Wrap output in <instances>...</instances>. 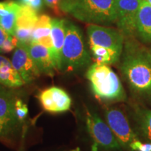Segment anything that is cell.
I'll use <instances>...</instances> for the list:
<instances>
[{
    "label": "cell",
    "instance_id": "277c9868",
    "mask_svg": "<svg viewBox=\"0 0 151 151\" xmlns=\"http://www.w3.org/2000/svg\"><path fill=\"white\" fill-rule=\"evenodd\" d=\"M91 61L78 27L65 20V39L62 52L60 70L73 72L89 65Z\"/></svg>",
    "mask_w": 151,
    "mask_h": 151
},
{
    "label": "cell",
    "instance_id": "5b68a950",
    "mask_svg": "<svg viewBox=\"0 0 151 151\" xmlns=\"http://www.w3.org/2000/svg\"><path fill=\"white\" fill-rule=\"evenodd\" d=\"M86 122L92 142V151H116L121 148L109 124L95 113L86 109Z\"/></svg>",
    "mask_w": 151,
    "mask_h": 151
},
{
    "label": "cell",
    "instance_id": "d6986e66",
    "mask_svg": "<svg viewBox=\"0 0 151 151\" xmlns=\"http://www.w3.org/2000/svg\"><path fill=\"white\" fill-rule=\"evenodd\" d=\"M34 29L16 27L14 36L18 39V42L29 44L32 41V37Z\"/></svg>",
    "mask_w": 151,
    "mask_h": 151
},
{
    "label": "cell",
    "instance_id": "8fae6325",
    "mask_svg": "<svg viewBox=\"0 0 151 151\" xmlns=\"http://www.w3.org/2000/svg\"><path fill=\"white\" fill-rule=\"evenodd\" d=\"M16 101L14 94L0 86V127L3 132L19 122L16 114Z\"/></svg>",
    "mask_w": 151,
    "mask_h": 151
},
{
    "label": "cell",
    "instance_id": "7402d4cb",
    "mask_svg": "<svg viewBox=\"0 0 151 151\" xmlns=\"http://www.w3.org/2000/svg\"><path fill=\"white\" fill-rule=\"evenodd\" d=\"M19 4L14 1H6L4 2H0V18L7 16L10 14L11 11L16 8Z\"/></svg>",
    "mask_w": 151,
    "mask_h": 151
},
{
    "label": "cell",
    "instance_id": "9c48e42d",
    "mask_svg": "<svg viewBox=\"0 0 151 151\" xmlns=\"http://www.w3.org/2000/svg\"><path fill=\"white\" fill-rule=\"evenodd\" d=\"M11 63L21 76L24 84L31 83L41 74L29 53V44L18 42L13 54Z\"/></svg>",
    "mask_w": 151,
    "mask_h": 151
},
{
    "label": "cell",
    "instance_id": "6da1fadb",
    "mask_svg": "<svg viewBox=\"0 0 151 151\" xmlns=\"http://www.w3.org/2000/svg\"><path fill=\"white\" fill-rule=\"evenodd\" d=\"M120 69L134 91L151 96V55L150 50L133 41H127Z\"/></svg>",
    "mask_w": 151,
    "mask_h": 151
},
{
    "label": "cell",
    "instance_id": "603a6c76",
    "mask_svg": "<svg viewBox=\"0 0 151 151\" xmlns=\"http://www.w3.org/2000/svg\"><path fill=\"white\" fill-rule=\"evenodd\" d=\"M19 4L28 6L37 13H39L43 8V0H18Z\"/></svg>",
    "mask_w": 151,
    "mask_h": 151
},
{
    "label": "cell",
    "instance_id": "ffe728a7",
    "mask_svg": "<svg viewBox=\"0 0 151 151\" xmlns=\"http://www.w3.org/2000/svg\"><path fill=\"white\" fill-rule=\"evenodd\" d=\"M18 40L14 35H9L0 48V52L7 53L16 49L18 46Z\"/></svg>",
    "mask_w": 151,
    "mask_h": 151
},
{
    "label": "cell",
    "instance_id": "ac0fdd59",
    "mask_svg": "<svg viewBox=\"0 0 151 151\" xmlns=\"http://www.w3.org/2000/svg\"><path fill=\"white\" fill-rule=\"evenodd\" d=\"M139 127L145 139L151 142V111L143 110L139 114Z\"/></svg>",
    "mask_w": 151,
    "mask_h": 151
},
{
    "label": "cell",
    "instance_id": "9a60e30c",
    "mask_svg": "<svg viewBox=\"0 0 151 151\" xmlns=\"http://www.w3.org/2000/svg\"><path fill=\"white\" fill-rule=\"evenodd\" d=\"M38 19V13L28 6L20 4V9L17 14L16 27L34 29Z\"/></svg>",
    "mask_w": 151,
    "mask_h": 151
},
{
    "label": "cell",
    "instance_id": "52a82bcc",
    "mask_svg": "<svg viewBox=\"0 0 151 151\" xmlns=\"http://www.w3.org/2000/svg\"><path fill=\"white\" fill-rule=\"evenodd\" d=\"M106 120L121 147L129 149L130 145L139 140L131 128L128 119L120 109H108L105 113Z\"/></svg>",
    "mask_w": 151,
    "mask_h": 151
},
{
    "label": "cell",
    "instance_id": "5bb4252c",
    "mask_svg": "<svg viewBox=\"0 0 151 151\" xmlns=\"http://www.w3.org/2000/svg\"><path fill=\"white\" fill-rule=\"evenodd\" d=\"M136 35L144 41H151V5L142 0L138 11Z\"/></svg>",
    "mask_w": 151,
    "mask_h": 151
},
{
    "label": "cell",
    "instance_id": "e0dca14e",
    "mask_svg": "<svg viewBox=\"0 0 151 151\" xmlns=\"http://www.w3.org/2000/svg\"><path fill=\"white\" fill-rule=\"evenodd\" d=\"M20 7V4L17 6L11 11L7 16L0 18V27L4 29L9 35H14L15 29L16 27L17 14Z\"/></svg>",
    "mask_w": 151,
    "mask_h": 151
},
{
    "label": "cell",
    "instance_id": "3957f363",
    "mask_svg": "<svg viewBox=\"0 0 151 151\" xmlns=\"http://www.w3.org/2000/svg\"><path fill=\"white\" fill-rule=\"evenodd\" d=\"M86 77L94 94L106 101H120L126 99L123 86L116 73L107 65L93 64L88 68Z\"/></svg>",
    "mask_w": 151,
    "mask_h": 151
},
{
    "label": "cell",
    "instance_id": "4316f807",
    "mask_svg": "<svg viewBox=\"0 0 151 151\" xmlns=\"http://www.w3.org/2000/svg\"><path fill=\"white\" fill-rule=\"evenodd\" d=\"M8 64H12L11 63V60H9L8 58H5V57L0 55V68L2 67L4 65H8Z\"/></svg>",
    "mask_w": 151,
    "mask_h": 151
},
{
    "label": "cell",
    "instance_id": "7c38bea8",
    "mask_svg": "<svg viewBox=\"0 0 151 151\" xmlns=\"http://www.w3.org/2000/svg\"><path fill=\"white\" fill-rule=\"evenodd\" d=\"M29 50L40 73L50 77L53 76L55 68L48 49L39 43H30Z\"/></svg>",
    "mask_w": 151,
    "mask_h": 151
},
{
    "label": "cell",
    "instance_id": "d4e9b609",
    "mask_svg": "<svg viewBox=\"0 0 151 151\" xmlns=\"http://www.w3.org/2000/svg\"><path fill=\"white\" fill-rule=\"evenodd\" d=\"M129 149L133 151H151V143H143L137 140L130 145Z\"/></svg>",
    "mask_w": 151,
    "mask_h": 151
},
{
    "label": "cell",
    "instance_id": "cb8c5ba5",
    "mask_svg": "<svg viewBox=\"0 0 151 151\" xmlns=\"http://www.w3.org/2000/svg\"><path fill=\"white\" fill-rule=\"evenodd\" d=\"M43 3L49 8L53 10L57 15L61 16L62 11L60 9V6L62 0H43Z\"/></svg>",
    "mask_w": 151,
    "mask_h": 151
},
{
    "label": "cell",
    "instance_id": "7a4b0ae2",
    "mask_svg": "<svg viewBox=\"0 0 151 151\" xmlns=\"http://www.w3.org/2000/svg\"><path fill=\"white\" fill-rule=\"evenodd\" d=\"M60 9L62 13L90 24L116 23L115 0H62Z\"/></svg>",
    "mask_w": 151,
    "mask_h": 151
},
{
    "label": "cell",
    "instance_id": "484cf974",
    "mask_svg": "<svg viewBox=\"0 0 151 151\" xmlns=\"http://www.w3.org/2000/svg\"><path fill=\"white\" fill-rule=\"evenodd\" d=\"M9 35V34L7 33L4 29L0 27V48H1V46H2L4 42Z\"/></svg>",
    "mask_w": 151,
    "mask_h": 151
},
{
    "label": "cell",
    "instance_id": "4dcf8cb0",
    "mask_svg": "<svg viewBox=\"0 0 151 151\" xmlns=\"http://www.w3.org/2000/svg\"><path fill=\"white\" fill-rule=\"evenodd\" d=\"M150 55H151V50H150Z\"/></svg>",
    "mask_w": 151,
    "mask_h": 151
},
{
    "label": "cell",
    "instance_id": "ba28073f",
    "mask_svg": "<svg viewBox=\"0 0 151 151\" xmlns=\"http://www.w3.org/2000/svg\"><path fill=\"white\" fill-rule=\"evenodd\" d=\"M116 24L124 37L136 36V22L142 0H115Z\"/></svg>",
    "mask_w": 151,
    "mask_h": 151
},
{
    "label": "cell",
    "instance_id": "4fadbf2b",
    "mask_svg": "<svg viewBox=\"0 0 151 151\" xmlns=\"http://www.w3.org/2000/svg\"><path fill=\"white\" fill-rule=\"evenodd\" d=\"M51 37L55 50L54 66L57 70H60L62 48L65 39V20L52 19L51 23Z\"/></svg>",
    "mask_w": 151,
    "mask_h": 151
},
{
    "label": "cell",
    "instance_id": "8992f818",
    "mask_svg": "<svg viewBox=\"0 0 151 151\" xmlns=\"http://www.w3.org/2000/svg\"><path fill=\"white\" fill-rule=\"evenodd\" d=\"M90 46L105 48L120 59L123 50L124 36L119 29L90 24L87 29Z\"/></svg>",
    "mask_w": 151,
    "mask_h": 151
},
{
    "label": "cell",
    "instance_id": "44dd1931",
    "mask_svg": "<svg viewBox=\"0 0 151 151\" xmlns=\"http://www.w3.org/2000/svg\"><path fill=\"white\" fill-rule=\"evenodd\" d=\"M28 109L27 105L21 99L16 101V114L18 121H22L27 116Z\"/></svg>",
    "mask_w": 151,
    "mask_h": 151
},
{
    "label": "cell",
    "instance_id": "30bf717a",
    "mask_svg": "<svg viewBox=\"0 0 151 151\" xmlns=\"http://www.w3.org/2000/svg\"><path fill=\"white\" fill-rule=\"evenodd\" d=\"M38 99L43 110L51 113L66 112L71 106L69 94L58 87H50L42 90L38 95Z\"/></svg>",
    "mask_w": 151,
    "mask_h": 151
},
{
    "label": "cell",
    "instance_id": "83f0119b",
    "mask_svg": "<svg viewBox=\"0 0 151 151\" xmlns=\"http://www.w3.org/2000/svg\"><path fill=\"white\" fill-rule=\"evenodd\" d=\"M146 1L149 4L151 5V0H146Z\"/></svg>",
    "mask_w": 151,
    "mask_h": 151
},
{
    "label": "cell",
    "instance_id": "2e32d148",
    "mask_svg": "<svg viewBox=\"0 0 151 151\" xmlns=\"http://www.w3.org/2000/svg\"><path fill=\"white\" fill-rule=\"evenodd\" d=\"M0 84L8 88H19L24 84L23 80L14 67L6 72H0Z\"/></svg>",
    "mask_w": 151,
    "mask_h": 151
},
{
    "label": "cell",
    "instance_id": "f1b7e54d",
    "mask_svg": "<svg viewBox=\"0 0 151 151\" xmlns=\"http://www.w3.org/2000/svg\"><path fill=\"white\" fill-rule=\"evenodd\" d=\"M0 132H1V134L3 133V130H2V128H1V127H0Z\"/></svg>",
    "mask_w": 151,
    "mask_h": 151
},
{
    "label": "cell",
    "instance_id": "f546056e",
    "mask_svg": "<svg viewBox=\"0 0 151 151\" xmlns=\"http://www.w3.org/2000/svg\"><path fill=\"white\" fill-rule=\"evenodd\" d=\"M19 151H24V149H23V148H21L20 149V150Z\"/></svg>",
    "mask_w": 151,
    "mask_h": 151
}]
</instances>
